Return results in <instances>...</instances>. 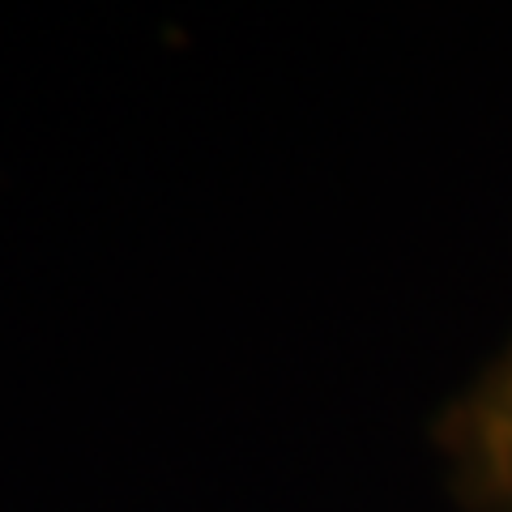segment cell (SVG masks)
Returning a JSON list of instances; mask_svg holds the SVG:
<instances>
[{
    "instance_id": "cell-1",
    "label": "cell",
    "mask_w": 512,
    "mask_h": 512,
    "mask_svg": "<svg viewBox=\"0 0 512 512\" xmlns=\"http://www.w3.org/2000/svg\"><path fill=\"white\" fill-rule=\"evenodd\" d=\"M461 491L483 512H512V350L444 419Z\"/></svg>"
}]
</instances>
